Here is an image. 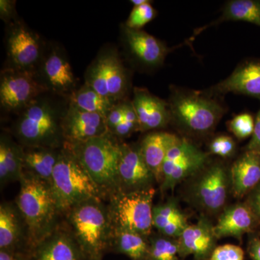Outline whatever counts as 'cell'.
I'll return each instance as SVG.
<instances>
[{"label": "cell", "mask_w": 260, "mask_h": 260, "mask_svg": "<svg viewBox=\"0 0 260 260\" xmlns=\"http://www.w3.org/2000/svg\"><path fill=\"white\" fill-rule=\"evenodd\" d=\"M70 99L45 92L18 114L14 134L23 147L57 148L65 143L62 121Z\"/></svg>", "instance_id": "1"}, {"label": "cell", "mask_w": 260, "mask_h": 260, "mask_svg": "<svg viewBox=\"0 0 260 260\" xmlns=\"http://www.w3.org/2000/svg\"><path fill=\"white\" fill-rule=\"evenodd\" d=\"M169 91L170 124L189 136L210 134L228 112L223 98L215 96L207 90L172 85Z\"/></svg>", "instance_id": "2"}, {"label": "cell", "mask_w": 260, "mask_h": 260, "mask_svg": "<svg viewBox=\"0 0 260 260\" xmlns=\"http://www.w3.org/2000/svg\"><path fill=\"white\" fill-rule=\"evenodd\" d=\"M50 186L59 211H70L87 200L99 199L102 192L73 150L64 145Z\"/></svg>", "instance_id": "3"}, {"label": "cell", "mask_w": 260, "mask_h": 260, "mask_svg": "<svg viewBox=\"0 0 260 260\" xmlns=\"http://www.w3.org/2000/svg\"><path fill=\"white\" fill-rule=\"evenodd\" d=\"M101 191H119L121 143L111 133L78 144L70 145Z\"/></svg>", "instance_id": "4"}, {"label": "cell", "mask_w": 260, "mask_h": 260, "mask_svg": "<svg viewBox=\"0 0 260 260\" xmlns=\"http://www.w3.org/2000/svg\"><path fill=\"white\" fill-rule=\"evenodd\" d=\"M70 222L75 239L89 259H102L112 237L109 212L99 199L87 200L70 210Z\"/></svg>", "instance_id": "5"}, {"label": "cell", "mask_w": 260, "mask_h": 260, "mask_svg": "<svg viewBox=\"0 0 260 260\" xmlns=\"http://www.w3.org/2000/svg\"><path fill=\"white\" fill-rule=\"evenodd\" d=\"M17 205L32 239L42 242L49 232L58 210L50 184L23 173Z\"/></svg>", "instance_id": "6"}, {"label": "cell", "mask_w": 260, "mask_h": 260, "mask_svg": "<svg viewBox=\"0 0 260 260\" xmlns=\"http://www.w3.org/2000/svg\"><path fill=\"white\" fill-rule=\"evenodd\" d=\"M85 84L113 104L127 100L131 74L115 49H102L85 72Z\"/></svg>", "instance_id": "7"}, {"label": "cell", "mask_w": 260, "mask_h": 260, "mask_svg": "<svg viewBox=\"0 0 260 260\" xmlns=\"http://www.w3.org/2000/svg\"><path fill=\"white\" fill-rule=\"evenodd\" d=\"M114 194L109 210L112 229L149 235L153 226L154 189L149 187L139 190H119Z\"/></svg>", "instance_id": "8"}, {"label": "cell", "mask_w": 260, "mask_h": 260, "mask_svg": "<svg viewBox=\"0 0 260 260\" xmlns=\"http://www.w3.org/2000/svg\"><path fill=\"white\" fill-rule=\"evenodd\" d=\"M36 79L48 92L69 99L77 90V80L66 54L59 46L46 44Z\"/></svg>", "instance_id": "9"}, {"label": "cell", "mask_w": 260, "mask_h": 260, "mask_svg": "<svg viewBox=\"0 0 260 260\" xmlns=\"http://www.w3.org/2000/svg\"><path fill=\"white\" fill-rule=\"evenodd\" d=\"M45 44L37 32L20 20L10 23L6 36L5 68L34 73L40 62Z\"/></svg>", "instance_id": "10"}, {"label": "cell", "mask_w": 260, "mask_h": 260, "mask_svg": "<svg viewBox=\"0 0 260 260\" xmlns=\"http://www.w3.org/2000/svg\"><path fill=\"white\" fill-rule=\"evenodd\" d=\"M48 92L34 73L4 68L0 76V104L5 112L18 115L39 95Z\"/></svg>", "instance_id": "11"}, {"label": "cell", "mask_w": 260, "mask_h": 260, "mask_svg": "<svg viewBox=\"0 0 260 260\" xmlns=\"http://www.w3.org/2000/svg\"><path fill=\"white\" fill-rule=\"evenodd\" d=\"M208 154L185 138H179L169 148L162 165V189H173L186 177L204 168Z\"/></svg>", "instance_id": "12"}, {"label": "cell", "mask_w": 260, "mask_h": 260, "mask_svg": "<svg viewBox=\"0 0 260 260\" xmlns=\"http://www.w3.org/2000/svg\"><path fill=\"white\" fill-rule=\"evenodd\" d=\"M121 40L130 61L136 68L153 71L162 66L168 54L172 51L165 43L143 30L121 26Z\"/></svg>", "instance_id": "13"}, {"label": "cell", "mask_w": 260, "mask_h": 260, "mask_svg": "<svg viewBox=\"0 0 260 260\" xmlns=\"http://www.w3.org/2000/svg\"><path fill=\"white\" fill-rule=\"evenodd\" d=\"M206 90L216 97L234 93L260 101V58H248L241 61L225 79Z\"/></svg>", "instance_id": "14"}, {"label": "cell", "mask_w": 260, "mask_h": 260, "mask_svg": "<svg viewBox=\"0 0 260 260\" xmlns=\"http://www.w3.org/2000/svg\"><path fill=\"white\" fill-rule=\"evenodd\" d=\"M63 136L67 144L74 145L109 133L106 118L86 112L69 104L62 121Z\"/></svg>", "instance_id": "15"}, {"label": "cell", "mask_w": 260, "mask_h": 260, "mask_svg": "<svg viewBox=\"0 0 260 260\" xmlns=\"http://www.w3.org/2000/svg\"><path fill=\"white\" fill-rule=\"evenodd\" d=\"M118 177L120 190H139L150 187L155 177L143 158L139 145L121 143Z\"/></svg>", "instance_id": "16"}, {"label": "cell", "mask_w": 260, "mask_h": 260, "mask_svg": "<svg viewBox=\"0 0 260 260\" xmlns=\"http://www.w3.org/2000/svg\"><path fill=\"white\" fill-rule=\"evenodd\" d=\"M132 104L138 116L140 132L162 129L170 124L169 102L147 89L134 88Z\"/></svg>", "instance_id": "17"}, {"label": "cell", "mask_w": 260, "mask_h": 260, "mask_svg": "<svg viewBox=\"0 0 260 260\" xmlns=\"http://www.w3.org/2000/svg\"><path fill=\"white\" fill-rule=\"evenodd\" d=\"M228 175L223 164L215 162L207 168L194 187L196 199L210 211H217L226 201Z\"/></svg>", "instance_id": "18"}, {"label": "cell", "mask_w": 260, "mask_h": 260, "mask_svg": "<svg viewBox=\"0 0 260 260\" xmlns=\"http://www.w3.org/2000/svg\"><path fill=\"white\" fill-rule=\"evenodd\" d=\"M177 135L166 132H152L142 140L140 150L155 180L162 181V165L169 148L177 140Z\"/></svg>", "instance_id": "19"}, {"label": "cell", "mask_w": 260, "mask_h": 260, "mask_svg": "<svg viewBox=\"0 0 260 260\" xmlns=\"http://www.w3.org/2000/svg\"><path fill=\"white\" fill-rule=\"evenodd\" d=\"M233 191L242 197L254 189L260 181V153L245 150L231 169Z\"/></svg>", "instance_id": "20"}, {"label": "cell", "mask_w": 260, "mask_h": 260, "mask_svg": "<svg viewBox=\"0 0 260 260\" xmlns=\"http://www.w3.org/2000/svg\"><path fill=\"white\" fill-rule=\"evenodd\" d=\"M215 238L213 228L206 222L188 225L178 241L180 256L193 255L198 259H204L211 252Z\"/></svg>", "instance_id": "21"}, {"label": "cell", "mask_w": 260, "mask_h": 260, "mask_svg": "<svg viewBox=\"0 0 260 260\" xmlns=\"http://www.w3.org/2000/svg\"><path fill=\"white\" fill-rule=\"evenodd\" d=\"M256 215L249 206L234 205L228 208L213 228L215 238L240 237L250 232L255 225Z\"/></svg>", "instance_id": "22"}, {"label": "cell", "mask_w": 260, "mask_h": 260, "mask_svg": "<svg viewBox=\"0 0 260 260\" xmlns=\"http://www.w3.org/2000/svg\"><path fill=\"white\" fill-rule=\"evenodd\" d=\"M225 22H244L260 27V0H229L224 4L221 14L217 20L197 29L189 41L210 27Z\"/></svg>", "instance_id": "23"}, {"label": "cell", "mask_w": 260, "mask_h": 260, "mask_svg": "<svg viewBox=\"0 0 260 260\" xmlns=\"http://www.w3.org/2000/svg\"><path fill=\"white\" fill-rule=\"evenodd\" d=\"M83 256L78 243L69 236L58 233L38 244L32 260H81Z\"/></svg>", "instance_id": "24"}, {"label": "cell", "mask_w": 260, "mask_h": 260, "mask_svg": "<svg viewBox=\"0 0 260 260\" xmlns=\"http://www.w3.org/2000/svg\"><path fill=\"white\" fill-rule=\"evenodd\" d=\"M60 150L55 148L23 147V169L50 184Z\"/></svg>", "instance_id": "25"}, {"label": "cell", "mask_w": 260, "mask_h": 260, "mask_svg": "<svg viewBox=\"0 0 260 260\" xmlns=\"http://www.w3.org/2000/svg\"><path fill=\"white\" fill-rule=\"evenodd\" d=\"M23 175V147L2 136L0 143V179L2 183L21 179Z\"/></svg>", "instance_id": "26"}, {"label": "cell", "mask_w": 260, "mask_h": 260, "mask_svg": "<svg viewBox=\"0 0 260 260\" xmlns=\"http://www.w3.org/2000/svg\"><path fill=\"white\" fill-rule=\"evenodd\" d=\"M111 241L118 252L133 260H147L149 244L144 236L124 229H112Z\"/></svg>", "instance_id": "27"}, {"label": "cell", "mask_w": 260, "mask_h": 260, "mask_svg": "<svg viewBox=\"0 0 260 260\" xmlns=\"http://www.w3.org/2000/svg\"><path fill=\"white\" fill-rule=\"evenodd\" d=\"M70 103L86 112L100 114L106 119L115 105L86 84L75 90L70 98Z\"/></svg>", "instance_id": "28"}, {"label": "cell", "mask_w": 260, "mask_h": 260, "mask_svg": "<svg viewBox=\"0 0 260 260\" xmlns=\"http://www.w3.org/2000/svg\"><path fill=\"white\" fill-rule=\"evenodd\" d=\"M20 234V223L14 210L9 205L0 207V248L11 250L18 242Z\"/></svg>", "instance_id": "29"}, {"label": "cell", "mask_w": 260, "mask_h": 260, "mask_svg": "<svg viewBox=\"0 0 260 260\" xmlns=\"http://www.w3.org/2000/svg\"><path fill=\"white\" fill-rule=\"evenodd\" d=\"M179 256L178 242L169 238H155L149 244L147 260H178Z\"/></svg>", "instance_id": "30"}, {"label": "cell", "mask_w": 260, "mask_h": 260, "mask_svg": "<svg viewBox=\"0 0 260 260\" xmlns=\"http://www.w3.org/2000/svg\"><path fill=\"white\" fill-rule=\"evenodd\" d=\"M255 116L250 112H242L227 122L228 129L238 140H245L254 133Z\"/></svg>", "instance_id": "31"}, {"label": "cell", "mask_w": 260, "mask_h": 260, "mask_svg": "<svg viewBox=\"0 0 260 260\" xmlns=\"http://www.w3.org/2000/svg\"><path fill=\"white\" fill-rule=\"evenodd\" d=\"M151 2L133 8L124 25L127 28L142 30L145 25L151 22L157 15V11L152 6Z\"/></svg>", "instance_id": "32"}, {"label": "cell", "mask_w": 260, "mask_h": 260, "mask_svg": "<svg viewBox=\"0 0 260 260\" xmlns=\"http://www.w3.org/2000/svg\"><path fill=\"white\" fill-rule=\"evenodd\" d=\"M139 131L138 116L132 101L126 100L124 102V118L112 134L118 138H126L133 134L135 132Z\"/></svg>", "instance_id": "33"}, {"label": "cell", "mask_w": 260, "mask_h": 260, "mask_svg": "<svg viewBox=\"0 0 260 260\" xmlns=\"http://www.w3.org/2000/svg\"><path fill=\"white\" fill-rule=\"evenodd\" d=\"M183 214L173 203L159 205L153 208V224L154 226L161 232L168 224L182 216Z\"/></svg>", "instance_id": "34"}, {"label": "cell", "mask_w": 260, "mask_h": 260, "mask_svg": "<svg viewBox=\"0 0 260 260\" xmlns=\"http://www.w3.org/2000/svg\"><path fill=\"white\" fill-rule=\"evenodd\" d=\"M208 149L210 154L229 158L235 153L237 144L234 138L229 135H219L210 140Z\"/></svg>", "instance_id": "35"}, {"label": "cell", "mask_w": 260, "mask_h": 260, "mask_svg": "<svg viewBox=\"0 0 260 260\" xmlns=\"http://www.w3.org/2000/svg\"><path fill=\"white\" fill-rule=\"evenodd\" d=\"M244 250L240 246L225 244L218 246L212 252L210 260H244Z\"/></svg>", "instance_id": "36"}, {"label": "cell", "mask_w": 260, "mask_h": 260, "mask_svg": "<svg viewBox=\"0 0 260 260\" xmlns=\"http://www.w3.org/2000/svg\"><path fill=\"white\" fill-rule=\"evenodd\" d=\"M125 102V101H124ZM124 118V102L114 105L107 116V124L109 133H112Z\"/></svg>", "instance_id": "37"}, {"label": "cell", "mask_w": 260, "mask_h": 260, "mask_svg": "<svg viewBox=\"0 0 260 260\" xmlns=\"http://www.w3.org/2000/svg\"><path fill=\"white\" fill-rule=\"evenodd\" d=\"M16 15L15 10V1L11 0H1L0 1V17L6 23H12L16 21L15 16Z\"/></svg>", "instance_id": "38"}, {"label": "cell", "mask_w": 260, "mask_h": 260, "mask_svg": "<svg viewBox=\"0 0 260 260\" xmlns=\"http://www.w3.org/2000/svg\"><path fill=\"white\" fill-rule=\"evenodd\" d=\"M246 150L260 153V107L255 116L254 133L251 136L250 141L246 146Z\"/></svg>", "instance_id": "39"}, {"label": "cell", "mask_w": 260, "mask_h": 260, "mask_svg": "<svg viewBox=\"0 0 260 260\" xmlns=\"http://www.w3.org/2000/svg\"><path fill=\"white\" fill-rule=\"evenodd\" d=\"M249 208L258 218H260V186L251 195L249 199Z\"/></svg>", "instance_id": "40"}, {"label": "cell", "mask_w": 260, "mask_h": 260, "mask_svg": "<svg viewBox=\"0 0 260 260\" xmlns=\"http://www.w3.org/2000/svg\"><path fill=\"white\" fill-rule=\"evenodd\" d=\"M249 253L254 260H260V240L253 239L249 244Z\"/></svg>", "instance_id": "41"}, {"label": "cell", "mask_w": 260, "mask_h": 260, "mask_svg": "<svg viewBox=\"0 0 260 260\" xmlns=\"http://www.w3.org/2000/svg\"><path fill=\"white\" fill-rule=\"evenodd\" d=\"M0 260H15L11 251L1 250L0 251Z\"/></svg>", "instance_id": "42"}, {"label": "cell", "mask_w": 260, "mask_h": 260, "mask_svg": "<svg viewBox=\"0 0 260 260\" xmlns=\"http://www.w3.org/2000/svg\"><path fill=\"white\" fill-rule=\"evenodd\" d=\"M148 2L149 0H132V1H130V3L134 5V7H136L145 4V3H148Z\"/></svg>", "instance_id": "43"}, {"label": "cell", "mask_w": 260, "mask_h": 260, "mask_svg": "<svg viewBox=\"0 0 260 260\" xmlns=\"http://www.w3.org/2000/svg\"><path fill=\"white\" fill-rule=\"evenodd\" d=\"M90 260H102V259H90Z\"/></svg>", "instance_id": "44"}]
</instances>
